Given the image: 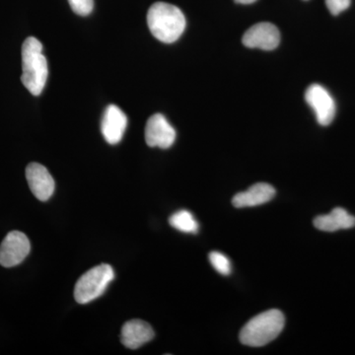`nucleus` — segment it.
<instances>
[{
  "mask_svg": "<svg viewBox=\"0 0 355 355\" xmlns=\"http://www.w3.org/2000/svg\"><path fill=\"white\" fill-rule=\"evenodd\" d=\"M176 140V130L163 114H155L148 119L146 127L147 146L161 149L170 148Z\"/></svg>",
  "mask_w": 355,
  "mask_h": 355,
  "instance_id": "obj_8",
  "label": "nucleus"
},
{
  "mask_svg": "<svg viewBox=\"0 0 355 355\" xmlns=\"http://www.w3.org/2000/svg\"><path fill=\"white\" fill-rule=\"evenodd\" d=\"M275 189L272 184L266 183L254 184L247 191L237 193L232 198V203L237 209L254 207L263 205L275 198Z\"/></svg>",
  "mask_w": 355,
  "mask_h": 355,
  "instance_id": "obj_12",
  "label": "nucleus"
},
{
  "mask_svg": "<svg viewBox=\"0 0 355 355\" xmlns=\"http://www.w3.org/2000/svg\"><path fill=\"white\" fill-rule=\"evenodd\" d=\"M26 179L30 190L41 202L50 200L55 191V180L44 166L39 163H30L26 168Z\"/></svg>",
  "mask_w": 355,
  "mask_h": 355,
  "instance_id": "obj_9",
  "label": "nucleus"
},
{
  "mask_svg": "<svg viewBox=\"0 0 355 355\" xmlns=\"http://www.w3.org/2000/svg\"><path fill=\"white\" fill-rule=\"evenodd\" d=\"M237 3H241V4H251L254 3V2H256L257 0H235Z\"/></svg>",
  "mask_w": 355,
  "mask_h": 355,
  "instance_id": "obj_18",
  "label": "nucleus"
},
{
  "mask_svg": "<svg viewBox=\"0 0 355 355\" xmlns=\"http://www.w3.org/2000/svg\"><path fill=\"white\" fill-rule=\"evenodd\" d=\"M314 226L324 232H336L342 229H349L355 226V216L343 207H336L330 214L317 216Z\"/></svg>",
  "mask_w": 355,
  "mask_h": 355,
  "instance_id": "obj_13",
  "label": "nucleus"
},
{
  "mask_svg": "<svg viewBox=\"0 0 355 355\" xmlns=\"http://www.w3.org/2000/svg\"><path fill=\"white\" fill-rule=\"evenodd\" d=\"M147 24L156 39L171 44L183 35L187 22L184 13L177 6L156 2L147 13Z\"/></svg>",
  "mask_w": 355,
  "mask_h": 355,
  "instance_id": "obj_1",
  "label": "nucleus"
},
{
  "mask_svg": "<svg viewBox=\"0 0 355 355\" xmlns=\"http://www.w3.org/2000/svg\"><path fill=\"white\" fill-rule=\"evenodd\" d=\"M286 319L282 311H266L252 318L240 331V342L248 347H260L275 340L284 330Z\"/></svg>",
  "mask_w": 355,
  "mask_h": 355,
  "instance_id": "obj_3",
  "label": "nucleus"
},
{
  "mask_svg": "<svg viewBox=\"0 0 355 355\" xmlns=\"http://www.w3.org/2000/svg\"><path fill=\"white\" fill-rule=\"evenodd\" d=\"M170 225L177 230L184 233L196 234L198 231V223L195 216L188 210H179L176 214H173L169 219Z\"/></svg>",
  "mask_w": 355,
  "mask_h": 355,
  "instance_id": "obj_14",
  "label": "nucleus"
},
{
  "mask_svg": "<svg viewBox=\"0 0 355 355\" xmlns=\"http://www.w3.org/2000/svg\"><path fill=\"white\" fill-rule=\"evenodd\" d=\"M352 3V0H326L327 7L333 15H338L347 10Z\"/></svg>",
  "mask_w": 355,
  "mask_h": 355,
  "instance_id": "obj_17",
  "label": "nucleus"
},
{
  "mask_svg": "<svg viewBox=\"0 0 355 355\" xmlns=\"http://www.w3.org/2000/svg\"><path fill=\"white\" fill-rule=\"evenodd\" d=\"M128 119L125 113L116 105H110L105 110L101 123V132L109 144H118L125 135Z\"/></svg>",
  "mask_w": 355,
  "mask_h": 355,
  "instance_id": "obj_10",
  "label": "nucleus"
},
{
  "mask_svg": "<svg viewBox=\"0 0 355 355\" xmlns=\"http://www.w3.org/2000/svg\"><path fill=\"white\" fill-rule=\"evenodd\" d=\"M114 279L111 266L102 263L81 275L74 287V298L79 304H87L100 297Z\"/></svg>",
  "mask_w": 355,
  "mask_h": 355,
  "instance_id": "obj_4",
  "label": "nucleus"
},
{
  "mask_svg": "<svg viewBox=\"0 0 355 355\" xmlns=\"http://www.w3.org/2000/svg\"><path fill=\"white\" fill-rule=\"evenodd\" d=\"M154 336L150 324L142 320H130L121 329V342L128 349H137L153 340Z\"/></svg>",
  "mask_w": 355,
  "mask_h": 355,
  "instance_id": "obj_11",
  "label": "nucleus"
},
{
  "mask_svg": "<svg viewBox=\"0 0 355 355\" xmlns=\"http://www.w3.org/2000/svg\"><path fill=\"white\" fill-rule=\"evenodd\" d=\"M209 261L214 270L222 275H229L231 273V261L225 254L220 252H211L209 254Z\"/></svg>",
  "mask_w": 355,
  "mask_h": 355,
  "instance_id": "obj_15",
  "label": "nucleus"
},
{
  "mask_svg": "<svg viewBox=\"0 0 355 355\" xmlns=\"http://www.w3.org/2000/svg\"><path fill=\"white\" fill-rule=\"evenodd\" d=\"M31 251L27 236L20 231H11L0 245V265L13 268L20 265Z\"/></svg>",
  "mask_w": 355,
  "mask_h": 355,
  "instance_id": "obj_5",
  "label": "nucleus"
},
{
  "mask_svg": "<svg viewBox=\"0 0 355 355\" xmlns=\"http://www.w3.org/2000/svg\"><path fill=\"white\" fill-rule=\"evenodd\" d=\"M242 42L247 48L272 51L279 46L280 33L277 26L272 23H258L247 30Z\"/></svg>",
  "mask_w": 355,
  "mask_h": 355,
  "instance_id": "obj_7",
  "label": "nucleus"
},
{
  "mask_svg": "<svg viewBox=\"0 0 355 355\" xmlns=\"http://www.w3.org/2000/svg\"><path fill=\"white\" fill-rule=\"evenodd\" d=\"M72 10L80 16H87L92 12L94 0H69Z\"/></svg>",
  "mask_w": 355,
  "mask_h": 355,
  "instance_id": "obj_16",
  "label": "nucleus"
},
{
  "mask_svg": "<svg viewBox=\"0 0 355 355\" xmlns=\"http://www.w3.org/2000/svg\"><path fill=\"white\" fill-rule=\"evenodd\" d=\"M22 71L23 85L32 95H41L48 79V62L43 53V44L34 37L23 43Z\"/></svg>",
  "mask_w": 355,
  "mask_h": 355,
  "instance_id": "obj_2",
  "label": "nucleus"
},
{
  "mask_svg": "<svg viewBox=\"0 0 355 355\" xmlns=\"http://www.w3.org/2000/svg\"><path fill=\"white\" fill-rule=\"evenodd\" d=\"M305 100L315 112L320 125H331L336 116V103L326 88L320 84H312L306 90Z\"/></svg>",
  "mask_w": 355,
  "mask_h": 355,
  "instance_id": "obj_6",
  "label": "nucleus"
}]
</instances>
